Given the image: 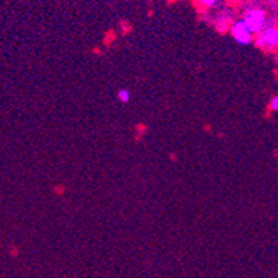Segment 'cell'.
<instances>
[{
  "instance_id": "1",
  "label": "cell",
  "mask_w": 278,
  "mask_h": 278,
  "mask_svg": "<svg viewBox=\"0 0 278 278\" xmlns=\"http://www.w3.org/2000/svg\"><path fill=\"white\" fill-rule=\"evenodd\" d=\"M233 37L236 38L237 43L240 44H248L251 41V32L250 29L247 27V24L244 21H239L233 26Z\"/></svg>"
},
{
  "instance_id": "2",
  "label": "cell",
  "mask_w": 278,
  "mask_h": 278,
  "mask_svg": "<svg viewBox=\"0 0 278 278\" xmlns=\"http://www.w3.org/2000/svg\"><path fill=\"white\" fill-rule=\"evenodd\" d=\"M244 23L247 24V27L250 29L251 33L259 32L260 27H261L262 23H264V16H262L261 12H251V13L247 15V17L244 20Z\"/></svg>"
},
{
  "instance_id": "3",
  "label": "cell",
  "mask_w": 278,
  "mask_h": 278,
  "mask_svg": "<svg viewBox=\"0 0 278 278\" xmlns=\"http://www.w3.org/2000/svg\"><path fill=\"white\" fill-rule=\"evenodd\" d=\"M261 41L265 46H276L278 43V32L274 29H268L262 33L261 36Z\"/></svg>"
},
{
  "instance_id": "4",
  "label": "cell",
  "mask_w": 278,
  "mask_h": 278,
  "mask_svg": "<svg viewBox=\"0 0 278 278\" xmlns=\"http://www.w3.org/2000/svg\"><path fill=\"white\" fill-rule=\"evenodd\" d=\"M118 98H119L121 102H128L131 99L130 91H128V90H121V91L118 93Z\"/></svg>"
},
{
  "instance_id": "5",
  "label": "cell",
  "mask_w": 278,
  "mask_h": 278,
  "mask_svg": "<svg viewBox=\"0 0 278 278\" xmlns=\"http://www.w3.org/2000/svg\"><path fill=\"white\" fill-rule=\"evenodd\" d=\"M271 107H273V110H278V97H276V98L273 99Z\"/></svg>"
},
{
  "instance_id": "6",
  "label": "cell",
  "mask_w": 278,
  "mask_h": 278,
  "mask_svg": "<svg viewBox=\"0 0 278 278\" xmlns=\"http://www.w3.org/2000/svg\"><path fill=\"white\" fill-rule=\"evenodd\" d=\"M217 0H202V3L206 4V6H213Z\"/></svg>"
}]
</instances>
